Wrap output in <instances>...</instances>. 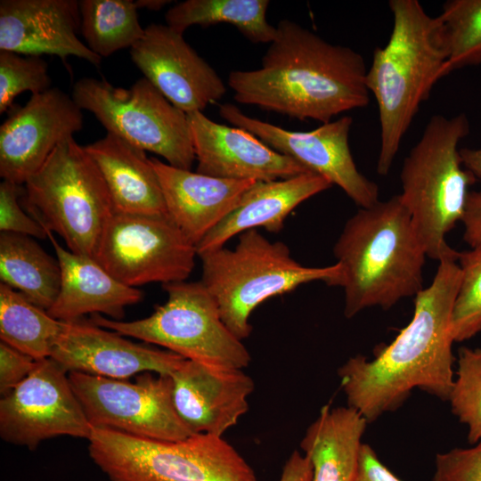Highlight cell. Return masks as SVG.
<instances>
[{"label":"cell","instance_id":"21","mask_svg":"<svg viewBox=\"0 0 481 481\" xmlns=\"http://www.w3.org/2000/svg\"><path fill=\"white\" fill-rule=\"evenodd\" d=\"M150 159L168 216L195 246L236 208L256 182L213 177Z\"/></svg>","mask_w":481,"mask_h":481},{"label":"cell","instance_id":"24","mask_svg":"<svg viewBox=\"0 0 481 481\" xmlns=\"http://www.w3.org/2000/svg\"><path fill=\"white\" fill-rule=\"evenodd\" d=\"M84 147L106 183L115 214L167 215L159 176L143 150L112 133Z\"/></svg>","mask_w":481,"mask_h":481},{"label":"cell","instance_id":"7","mask_svg":"<svg viewBox=\"0 0 481 481\" xmlns=\"http://www.w3.org/2000/svg\"><path fill=\"white\" fill-rule=\"evenodd\" d=\"M26 206L73 253L96 258L115 214L106 183L84 146L70 136L24 183Z\"/></svg>","mask_w":481,"mask_h":481},{"label":"cell","instance_id":"13","mask_svg":"<svg viewBox=\"0 0 481 481\" xmlns=\"http://www.w3.org/2000/svg\"><path fill=\"white\" fill-rule=\"evenodd\" d=\"M91 432L68 372L51 357L37 361L30 374L0 400V436L5 442L32 450L59 436L88 440Z\"/></svg>","mask_w":481,"mask_h":481},{"label":"cell","instance_id":"16","mask_svg":"<svg viewBox=\"0 0 481 481\" xmlns=\"http://www.w3.org/2000/svg\"><path fill=\"white\" fill-rule=\"evenodd\" d=\"M133 62L174 106L186 114L219 101L226 87L216 70L167 24L151 23L130 48Z\"/></svg>","mask_w":481,"mask_h":481},{"label":"cell","instance_id":"26","mask_svg":"<svg viewBox=\"0 0 481 481\" xmlns=\"http://www.w3.org/2000/svg\"><path fill=\"white\" fill-rule=\"evenodd\" d=\"M0 279L47 311L60 291L61 267L32 237L1 232Z\"/></svg>","mask_w":481,"mask_h":481},{"label":"cell","instance_id":"20","mask_svg":"<svg viewBox=\"0 0 481 481\" xmlns=\"http://www.w3.org/2000/svg\"><path fill=\"white\" fill-rule=\"evenodd\" d=\"M170 377L175 411L193 434L223 436L247 413L255 389L243 370H213L189 360Z\"/></svg>","mask_w":481,"mask_h":481},{"label":"cell","instance_id":"10","mask_svg":"<svg viewBox=\"0 0 481 481\" xmlns=\"http://www.w3.org/2000/svg\"><path fill=\"white\" fill-rule=\"evenodd\" d=\"M71 96L82 110L95 116L107 133L162 157L175 167L191 170L195 152L187 114L144 77L129 88L83 77L74 84Z\"/></svg>","mask_w":481,"mask_h":481},{"label":"cell","instance_id":"41","mask_svg":"<svg viewBox=\"0 0 481 481\" xmlns=\"http://www.w3.org/2000/svg\"><path fill=\"white\" fill-rule=\"evenodd\" d=\"M137 9L143 8L150 11H159L168 4L169 0H136L135 1Z\"/></svg>","mask_w":481,"mask_h":481},{"label":"cell","instance_id":"23","mask_svg":"<svg viewBox=\"0 0 481 481\" xmlns=\"http://www.w3.org/2000/svg\"><path fill=\"white\" fill-rule=\"evenodd\" d=\"M61 267L59 294L47 310L62 322L81 319L86 314H103L120 321L125 308L140 302L143 293L112 276L96 259L63 248L47 231Z\"/></svg>","mask_w":481,"mask_h":481},{"label":"cell","instance_id":"29","mask_svg":"<svg viewBox=\"0 0 481 481\" xmlns=\"http://www.w3.org/2000/svg\"><path fill=\"white\" fill-rule=\"evenodd\" d=\"M79 11L86 45L102 59L131 48L144 34L135 1L81 0Z\"/></svg>","mask_w":481,"mask_h":481},{"label":"cell","instance_id":"6","mask_svg":"<svg viewBox=\"0 0 481 481\" xmlns=\"http://www.w3.org/2000/svg\"><path fill=\"white\" fill-rule=\"evenodd\" d=\"M469 131L465 113L432 116L402 166L401 198L427 257L437 261L452 249L445 236L461 221L469 187L477 181L458 148Z\"/></svg>","mask_w":481,"mask_h":481},{"label":"cell","instance_id":"30","mask_svg":"<svg viewBox=\"0 0 481 481\" xmlns=\"http://www.w3.org/2000/svg\"><path fill=\"white\" fill-rule=\"evenodd\" d=\"M446 60L439 78L481 65V0H448L435 17Z\"/></svg>","mask_w":481,"mask_h":481},{"label":"cell","instance_id":"8","mask_svg":"<svg viewBox=\"0 0 481 481\" xmlns=\"http://www.w3.org/2000/svg\"><path fill=\"white\" fill-rule=\"evenodd\" d=\"M88 441L90 457L111 481H258L223 436L159 441L92 427Z\"/></svg>","mask_w":481,"mask_h":481},{"label":"cell","instance_id":"22","mask_svg":"<svg viewBox=\"0 0 481 481\" xmlns=\"http://www.w3.org/2000/svg\"><path fill=\"white\" fill-rule=\"evenodd\" d=\"M331 186L326 178L314 172L256 181L236 208L196 245L197 257L224 247L231 238L249 230L262 227L271 233L280 232L295 208Z\"/></svg>","mask_w":481,"mask_h":481},{"label":"cell","instance_id":"12","mask_svg":"<svg viewBox=\"0 0 481 481\" xmlns=\"http://www.w3.org/2000/svg\"><path fill=\"white\" fill-rule=\"evenodd\" d=\"M196 256V246L168 215L114 214L95 259L120 282L135 288L186 281Z\"/></svg>","mask_w":481,"mask_h":481},{"label":"cell","instance_id":"27","mask_svg":"<svg viewBox=\"0 0 481 481\" xmlns=\"http://www.w3.org/2000/svg\"><path fill=\"white\" fill-rule=\"evenodd\" d=\"M268 0H186L175 4L165 14L167 25L183 32L192 26L228 23L252 43H272L276 27L268 23Z\"/></svg>","mask_w":481,"mask_h":481},{"label":"cell","instance_id":"11","mask_svg":"<svg viewBox=\"0 0 481 481\" xmlns=\"http://www.w3.org/2000/svg\"><path fill=\"white\" fill-rule=\"evenodd\" d=\"M68 376L92 427L159 441L193 435L175 411L170 375L143 372L134 382L77 371Z\"/></svg>","mask_w":481,"mask_h":481},{"label":"cell","instance_id":"39","mask_svg":"<svg viewBox=\"0 0 481 481\" xmlns=\"http://www.w3.org/2000/svg\"><path fill=\"white\" fill-rule=\"evenodd\" d=\"M279 481H313V466L309 458L295 450L286 461Z\"/></svg>","mask_w":481,"mask_h":481},{"label":"cell","instance_id":"34","mask_svg":"<svg viewBox=\"0 0 481 481\" xmlns=\"http://www.w3.org/2000/svg\"><path fill=\"white\" fill-rule=\"evenodd\" d=\"M19 185L3 180L0 183V231L27 235L37 239L48 238L47 230L19 203Z\"/></svg>","mask_w":481,"mask_h":481},{"label":"cell","instance_id":"25","mask_svg":"<svg viewBox=\"0 0 481 481\" xmlns=\"http://www.w3.org/2000/svg\"><path fill=\"white\" fill-rule=\"evenodd\" d=\"M367 420L350 406L322 407L300 447L313 466V481H352Z\"/></svg>","mask_w":481,"mask_h":481},{"label":"cell","instance_id":"36","mask_svg":"<svg viewBox=\"0 0 481 481\" xmlns=\"http://www.w3.org/2000/svg\"><path fill=\"white\" fill-rule=\"evenodd\" d=\"M37 361L9 345L0 342V393L4 396L22 382Z\"/></svg>","mask_w":481,"mask_h":481},{"label":"cell","instance_id":"9","mask_svg":"<svg viewBox=\"0 0 481 481\" xmlns=\"http://www.w3.org/2000/svg\"><path fill=\"white\" fill-rule=\"evenodd\" d=\"M162 287L167 299L148 317L124 322L94 314L90 321L213 370H244L249 365L248 348L225 325L216 300L200 281Z\"/></svg>","mask_w":481,"mask_h":481},{"label":"cell","instance_id":"2","mask_svg":"<svg viewBox=\"0 0 481 481\" xmlns=\"http://www.w3.org/2000/svg\"><path fill=\"white\" fill-rule=\"evenodd\" d=\"M261 61L259 69L229 74L237 102L322 124L369 103L363 57L288 19Z\"/></svg>","mask_w":481,"mask_h":481},{"label":"cell","instance_id":"18","mask_svg":"<svg viewBox=\"0 0 481 481\" xmlns=\"http://www.w3.org/2000/svg\"><path fill=\"white\" fill-rule=\"evenodd\" d=\"M197 160L196 172L223 179L272 181L311 172L251 133L187 114Z\"/></svg>","mask_w":481,"mask_h":481},{"label":"cell","instance_id":"14","mask_svg":"<svg viewBox=\"0 0 481 481\" xmlns=\"http://www.w3.org/2000/svg\"><path fill=\"white\" fill-rule=\"evenodd\" d=\"M219 115L338 185L360 208L371 207L379 200L378 185L358 170L353 159L349 147L351 117L344 116L314 130L298 132L247 116L230 102L220 105Z\"/></svg>","mask_w":481,"mask_h":481},{"label":"cell","instance_id":"5","mask_svg":"<svg viewBox=\"0 0 481 481\" xmlns=\"http://www.w3.org/2000/svg\"><path fill=\"white\" fill-rule=\"evenodd\" d=\"M198 257L200 281L216 300L225 325L241 340L252 331V312L266 299L313 281L329 286L340 283L338 263L324 267L302 265L285 243L272 242L257 229L239 234L232 249L222 247Z\"/></svg>","mask_w":481,"mask_h":481},{"label":"cell","instance_id":"17","mask_svg":"<svg viewBox=\"0 0 481 481\" xmlns=\"http://www.w3.org/2000/svg\"><path fill=\"white\" fill-rule=\"evenodd\" d=\"M71 371L115 379L143 372L171 375L184 360L169 351L126 339L91 321L65 322L64 330L50 356Z\"/></svg>","mask_w":481,"mask_h":481},{"label":"cell","instance_id":"28","mask_svg":"<svg viewBox=\"0 0 481 481\" xmlns=\"http://www.w3.org/2000/svg\"><path fill=\"white\" fill-rule=\"evenodd\" d=\"M65 328L21 293L0 283L1 341L36 361L49 358Z\"/></svg>","mask_w":481,"mask_h":481},{"label":"cell","instance_id":"15","mask_svg":"<svg viewBox=\"0 0 481 481\" xmlns=\"http://www.w3.org/2000/svg\"><path fill=\"white\" fill-rule=\"evenodd\" d=\"M82 109L58 87L32 94L0 126V176L20 185L63 140L83 128Z\"/></svg>","mask_w":481,"mask_h":481},{"label":"cell","instance_id":"33","mask_svg":"<svg viewBox=\"0 0 481 481\" xmlns=\"http://www.w3.org/2000/svg\"><path fill=\"white\" fill-rule=\"evenodd\" d=\"M51 88L48 65L41 56L0 51V113L10 108L14 98L23 92L32 94Z\"/></svg>","mask_w":481,"mask_h":481},{"label":"cell","instance_id":"1","mask_svg":"<svg viewBox=\"0 0 481 481\" xmlns=\"http://www.w3.org/2000/svg\"><path fill=\"white\" fill-rule=\"evenodd\" d=\"M459 252L440 260L432 282L414 297L411 322L372 360L358 355L338 371L347 406L368 423L397 410L419 388L448 401L453 382L451 321L461 281Z\"/></svg>","mask_w":481,"mask_h":481},{"label":"cell","instance_id":"3","mask_svg":"<svg viewBox=\"0 0 481 481\" xmlns=\"http://www.w3.org/2000/svg\"><path fill=\"white\" fill-rule=\"evenodd\" d=\"M333 254L348 319L370 307L387 310L423 289L427 254L400 194L360 208L346 221Z\"/></svg>","mask_w":481,"mask_h":481},{"label":"cell","instance_id":"19","mask_svg":"<svg viewBox=\"0 0 481 481\" xmlns=\"http://www.w3.org/2000/svg\"><path fill=\"white\" fill-rule=\"evenodd\" d=\"M79 1L1 0L0 51L27 56H69L99 66L102 58L77 37Z\"/></svg>","mask_w":481,"mask_h":481},{"label":"cell","instance_id":"40","mask_svg":"<svg viewBox=\"0 0 481 481\" xmlns=\"http://www.w3.org/2000/svg\"><path fill=\"white\" fill-rule=\"evenodd\" d=\"M460 155L464 167L481 183V148H461Z\"/></svg>","mask_w":481,"mask_h":481},{"label":"cell","instance_id":"4","mask_svg":"<svg viewBox=\"0 0 481 481\" xmlns=\"http://www.w3.org/2000/svg\"><path fill=\"white\" fill-rule=\"evenodd\" d=\"M393 28L387 43L376 47L366 74L380 123L377 172L387 175L420 104L446 60L435 17L418 0H390Z\"/></svg>","mask_w":481,"mask_h":481},{"label":"cell","instance_id":"37","mask_svg":"<svg viewBox=\"0 0 481 481\" xmlns=\"http://www.w3.org/2000/svg\"><path fill=\"white\" fill-rule=\"evenodd\" d=\"M352 481H403L379 460L372 447L361 446L357 468Z\"/></svg>","mask_w":481,"mask_h":481},{"label":"cell","instance_id":"35","mask_svg":"<svg viewBox=\"0 0 481 481\" xmlns=\"http://www.w3.org/2000/svg\"><path fill=\"white\" fill-rule=\"evenodd\" d=\"M432 481H481V442L436 454Z\"/></svg>","mask_w":481,"mask_h":481},{"label":"cell","instance_id":"32","mask_svg":"<svg viewBox=\"0 0 481 481\" xmlns=\"http://www.w3.org/2000/svg\"><path fill=\"white\" fill-rule=\"evenodd\" d=\"M461 281L454 301L451 334L454 342L481 331V248L459 252Z\"/></svg>","mask_w":481,"mask_h":481},{"label":"cell","instance_id":"38","mask_svg":"<svg viewBox=\"0 0 481 481\" xmlns=\"http://www.w3.org/2000/svg\"><path fill=\"white\" fill-rule=\"evenodd\" d=\"M461 222L464 226V241L470 249L481 248V191L469 192Z\"/></svg>","mask_w":481,"mask_h":481},{"label":"cell","instance_id":"31","mask_svg":"<svg viewBox=\"0 0 481 481\" xmlns=\"http://www.w3.org/2000/svg\"><path fill=\"white\" fill-rule=\"evenodd\" d=\"M449 396L452 412L468 429L470 444L481 442V348L463 346Z\"/></svg>","mask_w":481,"mask_h":481}]
</instances>
